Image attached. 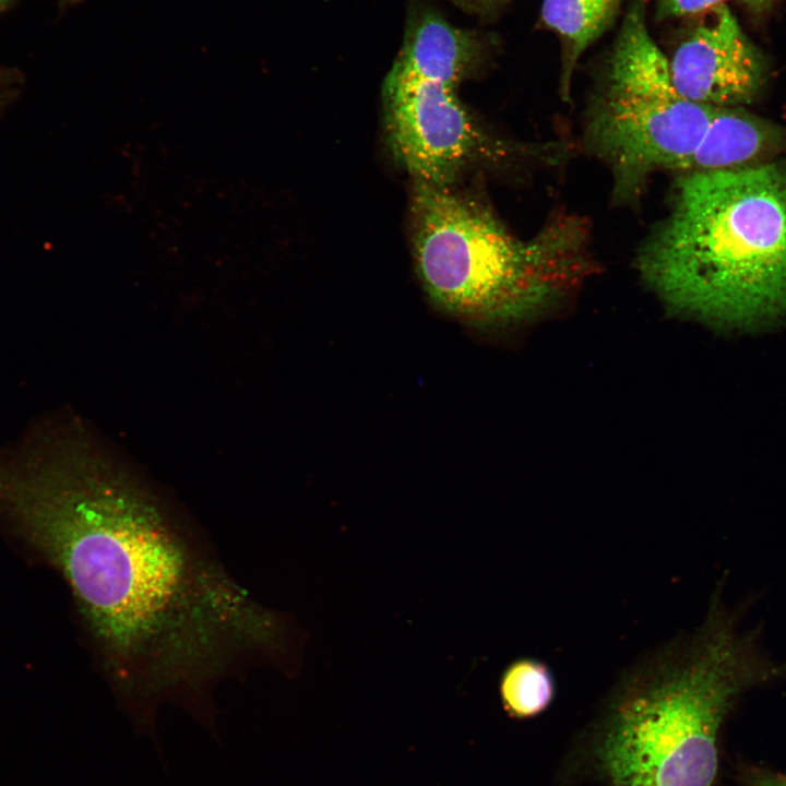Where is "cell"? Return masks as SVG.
<instances>
[{"label": "cell", "mask_w": 786, "mask_h": 786, "mask_svg": "<svg viewBox=\"0 0 786 786\" xmlns=\"http://www.w3.org/2000/svg\"><path fill=\"white\" fill-rule=\"evenodd\" d=\"M784 150L786 128L742 107L719 108L687 172L748 167Z\"/></svg>", "instance_id": "8"}, {"label": "cell", "mask_w": 786, "mask_h": 786, "mask_svg": "<svg viewBox=\"0 0 786 786\" xmlns=\"http://www.w3.org/2000/svg\"><path fill=\"white\" fill-rule=\"evenodd\" d=\"M720 3H725V0H659L658 12L662 17L694 15L702 14Z\"/></svg>", "instance_id": "12"}, {"label": "cell", "mask_w": 786, "mask_h": 786, "mask_svg": "<svg viewBox=\"0 0 786 786\" xmlns=\"http://www.w3.org/2000/svg\"><path fill=\"white\" fill-rule=\"evenodd\" d=\"M409 214L414 263L426 294L474 324L540 314L596 271L588 226L576 215L551 218L521 238L452 186L418 181Z\"/></svg>", "instance_id": "4"}, {"label": "cell", "mask_w": 786, "mask_h": 786, "mask_svg": "<svg viewBox=\"0 0 786 786\" xmlns=\"http://www.w3.org/2000/svg\"><path fill=\"white\" fill-rule=\"evenodd\" d=\"M621 0H544L541 21L564 46L560 96L570 99L572 74L581 55L606 31Z\"/></svg>", "instance_id": "10"}, {"label": "cell", "mask_w": 786, "mask_h": 786, "mask_svg": "<svg viewBox=\"0 0 786 786\" xmlns=\"http://www.w3.org/2000/svg\"><path fill=\"white\" fill-rule=\"evenodd\" d=\"M750 786H786V774L760 772L752 775Z\"/></svg>", "instance_id": "13"}, {"label": "cell", "mask_w": 786, "mask_h": 786, "mask_svg": "<svg viewBox=\"0 0 786 786\" xmlns=\"http://www.w3.org/2000/svg\"><path fill=\"white\" fill-rule=\"evenodd\" d=\"M0 520L60 571L135 730L158 743L160 704L215 725L211 692L238 660L283 668L299 640L193 533L153 505L66 475L45 441L0 455Z\"/></svg>", "instance_id": "1"}, {"label": "cell", "mask_w": 786, "mask_h": 786, "mask_svg": "<svg viewBox=\"0 0 786 786\" xmlns=\"http://www.w3.org/2000/svg\"><path fill=\"white\" fill-rule=\"evenodd\" d=\"M716 593L689 638L624 675L597 749L616 786H711L720 724L745 691L781 677L751 630Z\"/></svg>", "instance_id": "3"}, {"label": "cell", "mask_w": 786, "mask_h": 786, "mask_svg": "<svg viewBox=\"0 0 786 786\" xmlns=\"http://www.w3.org/2000/svg\"><path fill=\"white\" fill-rule=\"evenodd\" d=\"M456 86L415 74L396 63L384 79L389 143L414 181L453 186L473 164L500 160L523 148L488 134L460 100Z\"/></svg>", "instance_id": "6"}, {"label": "cell", "mask_w": 786, "mask_h": 786, "mask_svg": "<svg viewBox=\"0 0 786 786\" xmlns=\"http://www.w3.org/2000/svg\"><path fill=\"white\" fill-rule=\"evenodd\" d=\"M499 693L505 712L515 718L540 714L555 695V679L543 662L519 658L510 663L500 677Z\"/></svg>", "instance_id": "11"}, {"label": "cell", "mask_w": 786, "mask_h": 786, "mask_svg": "<svg viewBox=\"0 0 786 786\" xmlns=\"http://www.w3.org/2000/svg\"><path fill=\"white\" fill-rule=\"evenodd\" d=\"M753 10H762L769 7L774 0H739Z\"/></svg>", "instance_id": "14"}, {"label": "cell", "mask_w": 786, "mask_h": 786, "mask_svg": "<svg viewBox=\"0 0 786 786\" xmlns=\"http://www.w3.org/2000/svg\"><path fill=\"white\" fill-rule=\"evenodd\" d=\"M668 66L682 96L717 108L752 103L767 74L763 56L725 3L702 13Z\"/></svg>", "instance_id": "7"}, {"label": "cell", "mask_w": 786, "mask_h": 786, "mask_svg": "<svg viewBox=\"0 0 786 786\" xmlns=\"http://www.w3.org/2000/svg\"><path fill=\"white\" fill-rule=\"evenodd\" d=\"M718 110L677 91L668 59L646 25L644 5L636 1L586 126L590 145L610 167L617 193L635 194L658 170L687 172Z\"/></svg>", "instance_id": "5"}, {"label": "cell", "mask_w": 786, "mask_h": 786, "mask_svg": "<svg viewBox=\"0 0 786 786\" xmlns=\"http://www.w3.org/2000/svg\"><path fill=\"white\" fill-rule=\"evenodd\" d=\"M8 0H0V8L7 2Z\"/></svg>", "instance_id": "15"}, {"label": "cell", "mask_w": 786, "mask_h": 786, "mask_svg": "<svg viewBox=\"0 0 786 786\" xmlns=\"http://www.w3.org/2000/svg\"><path fill=\"white\" fill-rule=\"evenodd\" d=\"M635 262L679 313L742 331L784 322L786 162L686 172Z\"/></svg>", "instance_id": "2"}, {"label": "cell", "mask_w": 786, "mask_h": 786, "mask_svg": "<svg viewBox=\"0 0 786 786\" xmlns=\"http://www.w3.org/2000/svg\"><path fill=\"white\" fill-rule=\"evenodd\" d=\"M477 55L472 34L428 13L408 27L394 63L418 75L458 84L472 70Z\"/></svg>", "instance_id": "9"}]
</instances>
